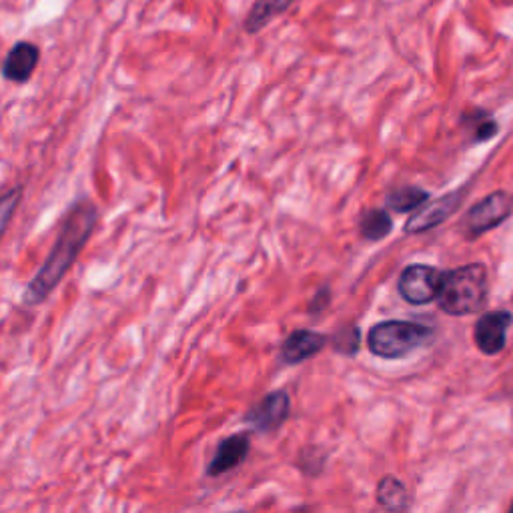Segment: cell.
<instances>
[{"label":"cell","mask_w":513,"mask_h":513,"mask_svg":"<svg viewBox=\"0 0 513 513\" xmlns=\"http://www.w3.org/2000/svg\"><path fill=\"white\" fill-rule=\"evenodd\" d=\"M327 345V337L317 331L297 329L281 345V361L285 365H299L315 357Z\"/></svg>","instance_id":"11"},{"label":"cell","mask_w":513,"mask_h":513,"mask_svg":"<svg viewBox=\"0 0 513 513\" xmlns=\"http://www.w3.org/2000/svg\"><path fill=\"white\" fill-rule=\"evenodd\" d=\"M435 331L423 323L413 321H381L369 329L367 347L381 359H401L419 347L431 343Z\"/></svg>","instance_id":"3"},{"label":"cell","mask_w":513,"mask_h":513,"mask_svg":"<svg viewBox=\"0 0 513 513\" xmlns=\"http://www.w3.org/2000/svg\"><path fill=\"white\" fill-rule=\"evenodd\" d=\"M41 61V49L29 41L17 43L3 63V77L11 83L25 85L31 81Z\"/></svg>","instance_id":"9"},{"label":"cell","mask_w":513,"mask_h":513,"mask_svg":"<svg viewBox=\"0 0 513 513\" xmlns=\"http://www.w3.org/2000/svg\"><path fill=\"white\" fill-rule=\"evenodd\" d=\"M393 231V221L387 211L383 209H371L361 217L359 233L367 241H381Z\"/></svg>","instance_id":"14"},{"label":"cell","mask_w":513,"mask_h":513,"mask_svg":"<svg viewBox=\"0 0 513 513\" xmlns=\"http://www.w3.org/2000/svg\"><path fill=\"white\" fill-rule=\"evenodd\" d=\"M377 503L385 509H405L409 505V493L403 481L387 475L377 485Z\"/></svg>","instance_id":"13"},{"label":"cell","mask_w":513,"mask_h":513,"mask_svg":"<svg viewBox=\"0 0 513 513\" xmlns=\"http://www.w3.org/2000/svg\"><path fill=\"white\" fill-rule=\"evenodd\" d=\"M361 345V331L355 325L343 327L339 333L333 337V349L341 355H355Z\"/></svg>","instance_id":"16"},{"label":"cell","mask_w":513,"mask_h":513,"mask_svg":"<svg viewBox=\"0 0 513 513\" xmlns=\"http://www.w3.org/2000/svg\"><path fill=\"white\" fill-rule=\"evenodd\" d=\"M509 511H511V513H513V503H511V505H509Z\"/></svg>","instance_id":"19"},{"label":"cell","mask_w":513,"mask_h":513,"mask_svg":"<svg viewBox=\"0 0 513 513\" xmlns=\"http://www.w3.org/2000/svg\"><path fill=\"white\" fill-rule=\"evenodd\" d=\"M429 201V193L419 189V187H401L393 193H389L385 205L397 213H407V211H415L421 205H425Z\"/></svg>","instance_id":"15"},{"label":"cell","mask_w":513,"mask_h":513,"mask_svg":"<svg viewBox=\"0 0 513 513\" xmlns=\"http://www.w3.org/2000/svg\"><path fill=\"white\" fill-rule=\"evenodd\" d=\"M289 413H291L289 393L285 389H275L247 411L245 423L251 425L257 433H271L289 419Z\"/></svg>","instance_id":"6"},{"label":"cell","mask_w":513,"mask_h":513,"mask_svg":"<svg viewBox=\"0 0 513 513\" xmlns=\"http://www.w3.org/2000/svg\"><path fill=\"white\" fill-rule=\"evenodd\" d=\"M487 299V269L471 263L443 273L437 305L443 313L463 317L479 311Z\"/></svg>","instance_id":"2"},{"label":"cell","mask_w":513,"mask_h":513,"mask_svg":"<svg viewBox=\"0 0 513 513\" xmlns=\"http://www.w3.org/2000/svg\"><path fill=\"white\" fill-rule=\"evenodd\" d=\"M513 317L509 311H489L479 317L473 329L475 345L485 355H497L505 347V335Z\"/></svg>","instance_id":"8"},{"label":"cell","mask_w":513,"mask_h":513,"mask_svg":"<svg viewBox=\"0 0 513 513\" xmlns=\"http://www.w3.org/2000/svg\"><path fill=\"white\" fill-rule=\"evenodd\" d=\"M249 449H251V439H249L247 433H235L231 437H225L219 443L213 459L209 461L207 473L211 477H219L223 473L233 471L235 467H239L247 459Z\"/></svg>","instance_id":"10"},{"label":"cell","mask_w":513,"mask_h":513,"mask_svg":"<svg viewBox=\"0 0 513 513\" xmlns=\"http://www.w3.org/2000/svg\"><path fill=\"white\" fill-rule=\"evenodd\" d=\"M513 213V197L505 191H495L475 203L463 217V233L467 239H477L483 233L499 227Z\"/></svg>","instance_id":"4"},{"label":"cell","mask_w":513,"mask_h":513,"mask_svg":"<svg viewBox=\"0 0 513 513\" xmlns=\"http://www.w3.org/2000/svg\"><path fill=\"white\" fill-rule=\"evenodd\" d=\"M441 283L443 271L431 265L415 263L403 269L399 277V293L411 305H427L431 301H437Z\"/></svg>","instance_id":"5"},{"label":"cell","mask_w":513,"mask_h":513,"mask_svg":"<svg viewBox=\"0 0 513 513\" xmlns=\"http://www.w3.org/2000/svg\"><path fill=\"white\" fill-rule=\"evenodd\" d=\"M475 141L481 143V141H489L491 137L497 135V123L491 119V117H483L475 127Z\"/></svg>","instance_id":"17"},{"label":"cell","mask_w":513,"mask_h":513,"mask_svg":"<svg viewBox=\"0 0 513 513\" xmlns=\"http://www.w3.org/2000/svg\"><path fill=\"white\" fill-rule=\"evenodd\" d=\"M461 199H463V193L453 191L439 199L429 201L425 207H419L405 223V233L419 235V233H425V231L441 225L455 213V209L461 205Z\"/></svg>","instance_id":"7"},{"label":"cell","mask_w":513,"mask_h":513,"mask_svg":"<svg viewBox=\"0 0 513 513\" xmlns=\"http://www.w3.org/2000/svg\"><path fill=\"white\" fill-rule=\"evenodd\" d=\"M295 0H255L249 15L245 17V33L247 35H259L263 29L269 27V23L283 13L291 9Z\"/></svg>","instance_id":"12"},{"label":"cell","mask_w":513,"mask_h":513,"mask_svg":"<svg viewBox=\"0 0 513 513\" xmlns=\"http://www.w3.org/2000/svg\"><path fill=\"white\" fill-rule=\"evenodd\" d=\"M327 303H329V289H327V287H323V289H319V291H317L315 299L311 301L309 313H317V311L325 309V307H327Z\"/></svg>","instance_id":"18"},{"label":"cell","mask_w":513,"mask_h":513,"mask_svg":"<svg viewBox=\"0 0 513 513\" xmlns=\"http://www.w3.org/2000/svg\"><path fill=\"white\" fill-rule=\"evenodd\" d=\"M97 217H99L97 207L89 201L77 203L69 211L53 251L49 253V257H47L45 265L41 267V271L37 273V277L25 289V295H23L25 305H29V307L41 305L55 291V287L67 275L71 265L77 261L81 249L89 241L91 233L95 231Z\"/></svg>","instance_id":"1"}]
</instances>
